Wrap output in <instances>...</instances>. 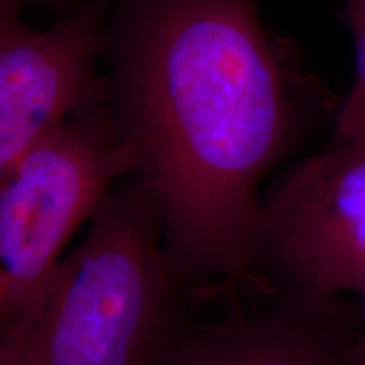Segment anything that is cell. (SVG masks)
<instances>
[{"label": "cell", "mask_w": 365, "mask_h": 365, "mask_svg": "<svg viewBox=\"0 0 365 365\" xmlns=\"http://www.w3.org/2000/svg\"><path fill=\"white\" fill-rule=\"evenodd\" d=\"M261 0H125L108 27L110 98L185 287L250 279L264 176L314 93Z\"/></svg>", "instance_id": "6da1fadb"}, {"label": "cell", "mask_w": 365, "mask_h": 365, "mask_svg": "<svg viewBox=\"0 0 365 365\" xmlns=\"http://www.w3.org/2000/svg\"><path fill=\"white\" fill-rule=\"evenodd\" d=\"M135 173L108 100L76 112L0 178V341L36 317L68 242Z\"/></svg>", "instance_id": "3957f363"}, {"label": "cell", "mask_w": 365, "mask_h": 365, "mask_svg": "<svg viewBox=\"0 0 365 365\" xmlns=\"http://www.w3.org/2000/svg\"><path fill=\"white\" fill-rule=\"evenodd\" d=\"M63 257L36 317L0 341V365H145L182 303L153 195L115 188Z\"/></svg>", "instance_id": "7a4b0ae2"}, {"label": "cell", "mask_w": 365, "mask_h": 365, "mask_svg": "<svg viewBox=\"0 0 365 365\" xmlns=\"http://www.w3.org/2000/svg\"><path fill=\"white\" fill-rule=\"evenodd\" d=\"M271 293L269 307L218 322L182 301L145 365H360L362 322L340 298Z\"/></svg>", "instance_id": "8992f818"}, {"label": "cell", "mask_w": 365, "mask_h": 365, "mask_svg": "<svg viewBox=\"0 0 365 365\" xmlns=\"http://www.w3.org/2000/svg\"><path fill=\"white\" fill-rule=\"evenodd\" d=\"M345 19L355 44V75L349 93L336 108V140L365 135V0H345Z\"/></svg>", "instance_id": "52a82bcc"}, {"label": "cell", "mask_w": 365, "mask_h": 365, "mask_svg": "<svg viewBox=\"0 0 365 365\" xmlns=\"http://www.w3.org/2000/svg\"><path fill=\"white\" fill-rule=\"evenodd\" d=\"M250 279L304 298L365 299V135L296 164L262 200Z\"/></svg>", "instance_id": "277c9868"}, {"label": "cell", "mask_w": 365, "mask_h": 365, "mask_svg": "<svg viewBox=\"0 0 365 365\" xmlns=\"http://www.w3.org/2000/svg\"><path fill=\"white\" fill-rule=\"evenodd\" d=\"M105 16L86 4L43 31L19 17L0 24V178L76 112L110 100L98 70Z\"/></svg>", "instance_id": "5b68a950"}, {"label": "cell", "mask_w": 365, "mask_h": 365, "mask_svg": "<svg viewBox=\"0 0 365 365\" xmlns=\"http://www.w3.org/2000/svg\"><path fill=\"white\" fill-rule=\"evenodd\" d=\"M24 0H0V24L14 17H19Z\"/></svg>", "instance_id": "ba28073f"}, {"label": "cell", "mask_w": 365, "mask_h": 365, "mask_svg": "<svg viewBox=\"0 0 365 365\" xmlns=\"http://www.w3.org/2000/svg\"><path fill=\"white\" fill-rule=\"evenodd\" d=\"M360 336H359V364L365 365V299H362V313H360Z\"/></svg>", "instance_id": "9c48e42d"}]
</instances>
